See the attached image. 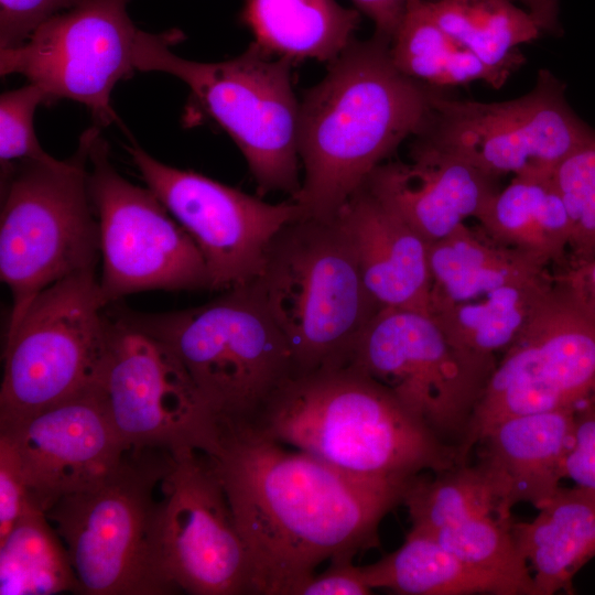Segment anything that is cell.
I'll use <instances>...</instances> for the list:
<instances>
[{
    "mask_svg": "<svg viewBox=\"0 0 595 595\" xmlns=\"http://www.w3.org/2000/svg\"><path fill=\"white\" fill-rule=\"evenodd\" d=\"M498 177L416 139L409 162L379 164L364 186L429 245L476 218Z\"/></svg>",
    "mask_w": 595,
    "mask_h": 595,
    "instance_id": "obj_19",
    "label": "cell"
},
{
    "mask_svg": "<svg viewBox=\"0 0 595 595\" xmlns=\"http://www.w3.org/2000/svg\"><path fill=\"white\" fill-rule=\"evenodd\" d=\"M117 313L175 355L214 423L253 424L295 376L290 347L253 282L195 307Z\"/></svg>",
    "mask_w": 595,
    "mask_h": 595,
    "instance_id": "obj_4",
    "label": "cell"
},
{
    "mask_svg": "<svg viewBox=\"0 0 595 595\" xmlns=\"http://www.w3.org/2000/svg\"><path fill=\"white\" fill-rule=\"evenodd\" d=\"M335 218L380 309L430 313L429 244L364 185Z\"/></svg>",
    "mask_w": 595,
    "mask_h": 595,
    "instance_id": "obj_20",
    "label": "cell"
},
{
    "mask_svg": "<svg viewBox=\"0 0 595 595\" xmlns=\"http://www.w3.org/2000/svg\"><path fill=\"white\" fill-rule=\"evenodd\" d=\"M239 19L269 56L332 62L354 41L360 12L336 0H242Z\"/></svg>",
    "mask_w": 595,
    "mask_h": 595,
    "instance_id": "obj_24",
    "label": "cell"
},
{
    "mask_svg": "<svg viewBox=\"0 0 595 595\" xmlns=\"http://www.w3.org/2000/svg\"><path fill=\"white\" fill-rule=\"evenodd\" d=\"M129 0H85L44 22L14 48L0 50V74L37 85L47 104L66 98L85 105L97 127L118 121L115 86L133 74L139 29Z\"/></svg>",
    "mask_w": 595,
    "mask_h": 595,
    "instance_id": "obj_14",
    "label": "cell"
},
{
    "mask_svg": "<svg viewBox=\"0 0 595 595\" xmlns=\"http://www.w3.org/2000/svg\"><path fill=\"white\" fill-rule=\"evenodd\" d=\"M554 285L553 270L478 299L431 310L450 339L478 357L496 359L518 337Z\"/></svg>",
    "mask_w": 595,
    "mask_h": 595,
    "instance_id": "obj_27",
    "label": "cell"
},
{
    "mask_svg": "<svg viewBox=\"0 0 595 595\" xmlns=\"http://www.w3.org/2000/svg\"><path fill=\"white\" fill-rule=\"evenodd\" d=\"M497 361L459 348L430 313L386 307L370 321L344 366L388 389L458 450Z\"/></svg>",
    "mask_w": 595,
    "mask_h": 595,
    "instance_id": "obj_10",
    "label": "cell"
},
{
    "mask_svg": "<svg viewBox=\"0 0 595 595\" xmlns=\"http://www.w3.org/2000/svg\"><path fill=\"white\" fill-rule=\"evenodd\" d=\"M512 521L500 515L476 516L428 536L467 565L509 583L518 595H534L533 575L513 536Z\"/></svg>",
    "mask_w": 595,
    "mask_h": 595,
    "instance_id": "obj_32",
    "label": "cell"
},
{
    "mask_svg": "<svg viewBox=\"0 0 595 595\" xmlns=\"http://www.w3.org/2000/svg\"><path fill=\"white\" fill-rule=\"evenodd\" d=\"M0 435L18 454L29 501L45 513L63 497L102 480L130 448L112 428L96 386Z\"/></svg>",
    "mask_w": 595,
    "mask_h": 595,
    "instance_id": "obj_18",
    "label": "cell"
},
{
    "mask_svg": "<svg viewBox=\"0 0 595 595\" xmlns=\"http://www.w3.org/2000/svg\"><path fill=\"white\" fill-rule=\"evenodd\" d=\"M476 219L496 241L536 255L554 269L567 261L572 226L553 175H515Z\"/></svg>",
    "mask_w": 595,
    "mask_h": 595,
    "instance_id": "obj_25",
    "label": "cell"
},
{
    "mask_svg": "<svg viewBox=\"0 0 595 595\" xmlns=\"http://www.w3.org/2000/svg\"><path fill=\"white\" fill-rule=\"evenodd\" d=\"M199 450L224 486L258 595H299L323 562L377 547L411 479L339 469L250 424L214 423Z\"/></svg>",
    "mask_w": 595,
    "mask_h": 595,
    "instance_id": "obj_1",
    "label": "cell"
},
{
    "mask_svg": "<svg viewBox=\"0 0 595 595\" xmlns=\"http://www.w3.org/2000/svg\"><path fill=\"white\" fill-rule=\"evenodd\" d=\"M149 190L188 232L209 273V290H228L261 274L269 247L301 218L296 202H264L191 170L164 164L143 149L128 148Z\"/></svg>",
    "mask_w": 595,
    "mask_h": 595,
    "instance_id": "obj_16",
    "label": "cell"
},
{
    "mask_svg": "<svg viewBox=\"0 0 595 595\" xmlns=\"http://www.w3.org/2000/svg\"><path fill=\"white\" fill-rule=\"evenodd\" d=\"M108 316L96 390L119 439L128 447L199 448L214 421L183 365L158 338Z\"/></svg>",
    "mask_w": 595,
    "mask_h": 595,
    "instance_id": "obj_15",
    "label": "cell"
},
{
    "mask_svg": "<svg viewBox=\"0 0 595 595\" xmlns=\"http://www.w3.org/2000/svg\"><path fill=\"white\" fill-rule=\"evenodd\" d=\"M553 180L572 226L567 260L595 258V138L569 154Z\"/></svg>",
    "mask_w": 595,
    "mask_h": 595,
    "instance_id": "obj_33",
    "label": "cell"
},
{
    "mask_svg": "<svg viewBox=\"0 0 595 595\" xmlns=\"http://www.w3.org/2000/svg\"><path fill=\"white\" fill-rule=\"evenodd\" d=\"M555 283L595 318V258L566 261L553 270Z\"/></svg>",
    "mask_w": 595,
    "mask_h": 595,
    "instance_id": "obj_39",
    "label": "cell"
},
{
    "mask_svg": "<svg viewBox=\"0 0 595 595\" xmlns=\"http://www.w3.org/2000/svg\"><path fill=\"white\" fill-rule=\"evenodd\" d=\"M29 501L15 450L0 435V540L11 530Z\"/></svg>",
    "mask_w": 595,
    "mask_h": 595,
    "instance_id": "obj_36",
    "label": "cell"
},
{
    "mask_svg": "<svg viewBox=\"0 0 595 595\" xmlns=\"http://www.w3.org/2000/svg\"><path fill=\"white\" fill-rule=\"evenodd\" d=\"M536 20L542 32L560 35L559 0H519Z\"/></svg>",
    "mask_w": 595,
    "mask_h": 595,
    "instance_id": "obj_41",
    "label": "cell"
},
{
    "mask_svg": "<svg viewBox=\"0 0 595 595\" xmlns=\"http://www.w3.org/2000/svg\"><path fill=\"white\" fill-rule=\"evenodd\" d=\"M419 140L495 177L553 175L574 150L595 138L569 106L565 86L540 69L526 95L499 102L455 100L434 91Z\"/></svg>",
    "mask_w": 595,
    "mask_h": 595,
    "instance_id": "obj_11",
    "label": "cell"
},
{
    "mask_svg": "<svg viewBox=\"0 0 595 595\" xmlns=\"http://www.w3.org/2000/svg\"><path fill=\"white\" fill-rule=\"evenodd\" d=\"M99 127L80 136L65 161L1 167L0 278L11 294L7 333L55 282L96 269L99 226L89 190V150Z\"/></svg>",
    "mask_w": 595,
    "mask_h": 595,
    "instance_id": "obj_8",
    "label": "cell"
},
{
    "mask_svg": "<svg viewBox=\"0 0 595 595\" xmlns=\"http://www.w3.org/2000/svg\"><path fill=\"white\" fill-rule=\"evenodd\" d=\"M250 425L367 477L412 478L462 464L457 447L435 435L388 389L349 366L295 375Z\"/></svg>",
    "mask_w": 595,
    "mask_h": 595,
    "instance_id": "obj_3",
    "label": "cell"
},
{
    "mask_svg": "<svg viewBox=\"0 0 595 595\" xmlns=\"http://www.w3.org/2000/svg\"><path fill=\"white\" fill-rule=\"evenodd\" d=\"M360 570L372 589L401 595H518L509 583L467 565L432 537L412 529L399 549Z\"/></svg>",
    "mask_w": 595,
    "mask_h": 595,
    "instance_id": "obj_26",
    "label": "cell"
},
{
    "mask_svg": "<svg viewBox=\"0 0 595 595\" xmlns=\"http://www.w3.org/2000/svg\"><path fill=\"white\" fill-rule=\"evenodd\" d=\"M587 405H595V318L554 281L497 361L458 447L459 462L500 420Z\"/></svg>",
    "mask_w": 595,
    "mask_h": 595,
    "instance_id": "obj_12",
    "label": "cell"
},
{
    "mask_svg": "<svg viewBox=\"0 0 595 595\" xmlns=\"http://www.w3.org/2000/svg\"><path fill=\"white\" fill-rule=\"evenodd\" d=\"M396 67L408 77L432 87L467 85L484 80L494 88L505 82L435 22L424 0H409L390 43Z\"/></svg>",
    "mask_w": 595,
    "mask_h": 595,
    "instance_id": "obj_30",
    "label": "cell"
},
{
    "mask_svg": "<svg viewBox=\"0 0 595 595\" xmlns=\"http://www.w3.org/2000/svg\"><path fill=\"white\" fill-rule=\"evenodd\" d=\"M372 591L360 566L348 562L331 564L323 573L315 574L301 587L299 595H368Z\"/></svg>",
    "mask_w": 595,
    "mask_h": 595,
    "instance_id": "obj_38",
    "label": "cell"
},
{
    "mask_svg": "<svg viewBox=\"0 0 595 595\" xmlns=\"http://www.w3.org/2000/svg\"><path fill=\"white\" fill-rule=\"evenodd\" d=\"M375 24V36L391 43L409 0H351Z\"/></svg>",
    "mask_w": 595,
    "mask_h": 595,
    "instance_id": "obj_40",
    "label": "cell"
},
{
    "mask_svg": "<svg viewBox=\"0 0 595 595\" xmlns=\"http://www.w3.org/2000/svg\"><path fill=\"white\" fill-rule=\"evenodd\" d=\"M253 283L290 347L295 375L344 366L380 310L335 217L285 225Z\"/></svg>",
    "mask_w": 595,
    "mask_h": 595,
    "instance_id": "obj_5",
    "label": "cell"
},
{
    "mask_svg": "<svg viewBox=\"0 0 595 595\" xmlns=\"http://www.w3.org/2000/svg\"><path fill=\"white\" fill-rule=\"evenodd\" d=\"M89 190L99 226L104 301L149 290L209 289L206 261L188 232L149 188L121 176L96 133Z\"/></svg>",
    "mask_w": 595,
    "mask_h": 595,
    "instance_id": "obj_13",
    "label": "cell"
},
{
    "mask_svg": "<svg viewBox=\"0 0 595 595\" xmlns=\"http://www.w3.org/2000/svg\"><path fill=\"white\" fill-rule=\"evenodd\" d=\"M538 510L530 522L512 521L533 570L534 595L574 594V576L595 556V491L560 486Z\"/></svg>",
    "mask_w": 595,
    "mask_h": 595,
    "instance_id": "obj_22",
    "label": "cell"
},
{
    "mask_svg": "<svg viewBox=\"0 0 595 595\" xmlns=\"http://www.w3.org/2000/svg\"><path fill=\"white\" fill-rule=\"evenodd\" d=\"M575 410L510 416L488 428L476 446L502 510L519 502L543 505L560 487L572 446Z\"/></svg>",
    "mask_w": 595,
    "mask_h": 595,
    "instance_id": "obj_21",
    "label": "cell"
},
{
    "mask_svg": "<svg viewBox=\"0 0 595 595\" xmlns=\"http://www.w3.org/2000/svg\"><path fill=\"white\" fill-rule=\"evenodd\" d=\"M411 529L431 534L476 516L506 513L498 495L479 464H457L451 468L412 477L403 493Z\"/></svg>",
    "mask_w": 595,
    "mask_h": 595,
    "instance_id": "obj_31",
    "label": "cell"
},
{
    "mask_svg": "<svg viewBox=\"0 0 595 595\" xmlns=\"http://www.w3.org/2000/svg\"><path fill=\"white\" fill-rule=\"evenodd\" d=\"M172 451L130 447L95 486L60 499L46 516L86 595H167L160 515Z\"/></svg>",
    "mask_w": 595,
    "mask_h": 595,
    "instance_id": "obj_6",
    "label": "cell"
},
{
    "mask_svg": "<svg viewBox=\"0 0 595 595\" xmlns=\"http://www.w3.org/2000/svg\"><path fill=\"white\" fill-rule=\"evenodd\" d=\"M564 478L595 491V405L576 411L572 446L564 464Z\"/></svg>",
    "mask_w": 595,
    "mask_h": 595,
    "instance_id": "obj_37",
    "label": "cell"
},
{
    "mask_svg": "<svg viewBox=\"0 0 595 595\" xmlns=\"http://www.w3.org/2000/svg\"><path fill=\"white\" fill-rule=\"evenodd\" d=\"M163 570L177 591L252 594L248 554L224 486L207 454L172 451L160 515Z\"/></svg>",
    "mask_w": 595,
    "mask_h": 595,
    "instance_id": "obj_17",
    "label": "cell"
},
{
    "mask_svg": "<svg viewBox=\"0 0 595 595\" xmlns=\"http://www.w3.org/2000/svg\"><path fill=\"white\" fill-rule=\"evenodd\" d=\"M434 90L392 62L390 43L353 41L300 102L302 217L333 219L371 172L426 125Z\"/></svg>",
    "mask_w": 595,
    "mask_h": 595,
    "instance_id": "obj_2",
    "label": "cell"
},
{
    "mask_svg": "<svg viewBox=\"0 0 595 595\" xmlns=\"http://www.w3.org/2000/svg\"><path fill=\"white\" fill-rule=\"evenodd\" d=\"M429 267L430 312L551 271L542 258L502 245L479 225L474 228L466 223L429 245Z\"/></svg>",
    "mask_w": 595,
    "mask_h": 595,
    "instance_id": "obj_23",
    "label": "cell"
},
{
    "mask_svg": "<svg viewBox=\"0 0 595 595\" xmlns=\"http://www.w3.org/2000/svg\"><path fill=\"white\" fill-rule=\"evenodd\" d=\"M182 32L138 31L137 71L163 72L184 82L191 100L214 120L244 154L259 194L284 192L293 198L299 177L300 102L291 79L293 63L272 58L252 43L241 55L216 63L180 57L170 46Z\"/></svg>",
    "mask_w": 595,
    "mask_h": 595,
    "instance_id": "obj_7",
    "label": "cell"
},
{
    "mask_svg": "<svg viewBox=\"0 0 595 595\" xmlns=\"http://www.w3.org/2000/svg\"><path fill=\"white\" fill-rule=\"evenodd\" d=\"M41 104H47L46 96L32 83L1 95V167L20 161H46L53 158L42 149L34 131L33 117Z\"/></svg>",
    "mask_w": 595,
    "mask_h": 595,
    "instance_id": "obj_34",
    "label": "cell"
},
{
    "mask_svg": "<svg viewBox=\"0 0 595 595\" xmlns=\"http://www.w3.org/2000/svg\"><path fill=\"white\" fill-rule=\"evenodd\" d=\"M107 306L95 269L35 296L6 334L0 430L96 386L107 347Z\"/></svg>",
    "mask_w": 595,
    "mask_h": 595,
    "instance_id": "obj_9",
    "label": "cell"
},
{
    "mask_svg": "<svg viewBox=\"0 0 595 595\" xmlns=\"http://www.w3.org/2000/svg\"><path fill=\"white\" fill-rule=\"evenodd\" d=\"M435 22L504 82L524 61L518 46L542 30L510 0H424Z\"/></svg>",
    "mask_w": 595,
    "mask_h": 595,
    "instance_id": "obj_28",
    "label": "cell"
},
{
    "mask_svg": "<svg viewBox=\"0 0 595 595\" xmlns=\"http://www.w3.org/2000/svg\"><path fill=\"white\" fill-rule=\"evenodd\" d=\"M80 594L67 549L46 513L25 505L0 540V595Z\"/></svg>",
    "mask_w": 595,
    "mask_h": 595,
    "instance_id": "obj_29",
    "label": "cell"
},
{
    "mask_svg": "<svg viewBox=\"0 0 595 595\" xmlns=\"http://www.w3.org/2000/svg\"><path fill=\"white\" fill-rule=\"evenodd\" d=\"M85 0H0V50L25 43L44 22Z\"/></svg>",
    "mask_w": 595,
    "mask_h": 595,
    "instance_id": "obj_35",
    "label": "cell"
}]
</instances>
